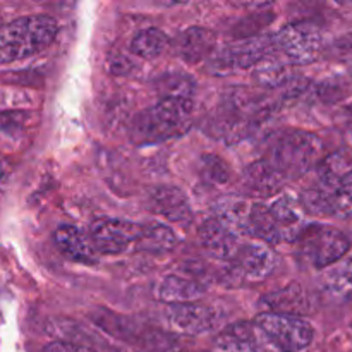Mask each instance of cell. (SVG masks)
<instances>
[{
	"mask_svg": "<svg viewBox=\"0 0 352 352\" xmlns=\"http://www.w3.org/2000/svg\"><path fill=\"white\" fill-rule=\"evenodd\" d=\"M261 306L267 309V313L301 316L308 309V298L301 287L291 285V287H284L280 291L265 296L261 299Z\"/></svg>",
	"mask_w": 352,
	"mask_h": 352,
	"instance_id": "44dd1931",
	"label": "cell"
},
{
	"mask_svg": "<svg viewBox=\"0 0 352 352\" xmlns=\"http://www.w3.org/2000/svg\"><path fill=\"white\" fill-rule=\"evenodd\" d=\"M199 241L208 254L217 260L232 261L239 251V237L234 236L229 229L222 226L217 219H208L199 227Z\"/></svg>",
	"mask_w": 352,
	"mask_h": 352,
	"instance_id": "7c38bea8",
	"label": "cell"
},
{
	"mask_svg": "<svg viewBox=\"0 0 352 352\" xmlns=\"http://www.w3.org/2000/svg\"><path fill=\"white\" fill-rule=\"evenodd\" d=\"M167 323L177 333L205 336V333H210L222 327L223 316L213 306L188 302V305L168 306Z\"/></svg>",
	"mask_w": 352,
	"mask_h": 352,
	"instance_id": "9c48e42d",
	"label": "cell"
},
{
	"mask_svg": "<svg viewBox=\"0 0 352 352\" xmlns=\"http://www.w3.org/2000/svg\"><path fill=\"white\" fill-rule=\"evenodd\" d=\"M248 230H250V237H256L258 241L268 244V246L282 243L280 234H278L275 220L272 217L270 206L263 205V203H251Z\"/></svg>",
	"mask_w": 352,
	"mask_h": 352,
	"instance_id": "7402d4cb",
	"label": "cell"
},
{
	"mask_svg": "<svg viewBox=\"0 0 352 352\" xmlns=\"http://www.w3.org/2000/svg\"><path fill=\"white\" fill-rule=\"evenodd\" d=\"M270 212L278 229V234H280V241H287V243L298 241L306 227L305 210H302L301 203L294 201L287 196H282L277 201L272 203Z\"/></svg>",
	"mask_w": 352,
	"mask_h": 352,
	"instance_id": "4fadbf2b",
	"label": "cell"
},
{
	"mask_svg": "<svg viewBox=\"0 0 352 352\" xmlns=\"http://www.w3.org/2000/svg\"><path fill=\"white\" fill-rule=\"evenodd\" d=\"M58 250L78 263L93 265L98 261V253L93 248L89 237H86L78 227L62 226L54 234Z\"/></svg>",
	"mask_w": 352,
	"mask_h": 352,
	"instance_id": "e0dca14e",
	"label": "cell"
},
{
	"mask_svg": "<svg viewBox=\"0 0 352 352\" xmlns=\"http://www.w3.org/2000/svg\"><path fill=\"white\" fill-rule=\"evenodd\" d=\"M58 34V24L45 14L17 17L0 26V64L23 60L50 47Z\"/></svg>",
	"mask_w": 352,
	"mask_h": 352,
	"instance_id": "7a4b0ae2",
	"label": "cell"
},
{
	"mask_svg": "<svg viewBox=\"0 0 352 352\" xmlns=\"http://www.w3.org/2000/svg\"><path fill=\"white\" fill-rule=\"evenodd\" d=\"M323 144L316 134L302 129H289L275 134L263 160L270 164L285 182L308 174L322 162Z\"/></svg>",
	"mask_w": 352,
	"mask_h": 352,
	"instance_id": "6da1fadb",
	"label": "cell"
},
{
	"mask_svg": "<svg viewBox=\"0 0 352 352\" xmlns=\"http://www.w3.org/2000/svg\"><path fill=\"white\" fill-rule=\"evenodd\" d=\"M177 246V237L174 230L167 226L151 223V226H141L140 237H138L134 248L148 253H168Z\"/></svg>",
	"mask_w": 352,
	"mask_h": 352,
	"instance_id": "603a6c76",
	"label": "cell"
},
{
	"mask_svg": "<svg viewBox=\"0 0 352 352\" xmlns=\"http://www.w3.org/2000/svg\"><path fill=\"white\" fill-rule=\"evenodd\" d=\"M330 213L342 219H351L352 217V170L333 191L330 198Z\"/></svg>",
	"mask_w": 352,
	"mask_h": 352,
	"instance_id": "4316f807",
	"label": "cell"
},
{
	"mask_svg": "<svg viewBox=\"0 0 352 352\" xmlns=\"http://www.w3.org/2000/svg\"><path fill=\"white\" fill-rule=\"evenodd\" d=\"M203 294H205V285L201 282L182 275H167L157 285V298L170 306L196 302Z\"/></svg>",
	"mask_w": 352,
	"mask_h": 352,
	"instance_id": "2e32d148",
	"label": "cell"
},
{
	"mask_svg": "<svg viewBox=\"0 0 352 352\" xmlns=\"http://www.w3.org/2000/svg\"><path fill=\"white\" fill-rule=\"evenodd\" d=\"M274 54H280L287 65H308L320 57L323 48L322 31L309 21H298L282 28L272 36Z\"/></svg>",
	"mask_w": 352,
	"mask_h": 352,
	"instance_id": "5b68a950",
	"label": "cell"
},
{
	"mask_svg": "<svg viewBox=\"0 0 352 352\" xmlns=\"http://www.w3.org/2000/svg\"><path fill=\"white\" fill-rule=\"evenodd\" d=\"M320 289L336 302L352 301V256L327 267L320 277Z\"/></svg>",
	"mask_w": 352,
	"mask_h": 352,
	"instance_id": "5bb4252c",
	"label": "cell"
},
{
	"mask_svg": "<svg viewBox=\"0 0 352 352\" xmlns=\"http://www.w3.org/2000/svg\"><path fill=\"white\" fill-rule=\"evenodd\" d=\"M43 352H95L88 347L76 346V344L71 342H52L45 347Z\"/></svg>",
	"mask_w": 352,
	"mask_h": 352,
	"instance_id": "f1b7e54d",
	"label": "cell"
},
{
	"mask_svg": "<svg viewBox=\"0 0 352 352\" xmlns=\"http://www.w3.org/2000/svg\"><path fill=\"white\" fill-rule=\"evenodd\" d=\"M254 78L265 88H285L291 82L292 76L289 72V65L272 54L256 65Z\"/></svg>",
	"mask_w": 352,
	"mask_h": 352,
	"instance_id": "d4e9b609",
	"label": "cell"
},
{
	"mask_svg": "<svg viewBox=\"0 0 352 352\" xmlns=\"http://www.w3.org/2000/svg\"><path fill=\"white\" fill-rule=\"evenodd\" d=\"M243 182L244 188L251 195L261 196V198L277 195L282 189V186L285 184L282 175L265 160H258L254 164L248 165L243 175Z\"/></svg>",
	"mask_w": 352,
	"mask_h": 352,
	"instance_id": "d6986e66",
	"label": "cell"
},
{
	"mask_svg": "<svg viewBox=\"0 0 352 352\" xmlns=\"http://www.w3.org/2000/svg\"><path fill=\"white\" fill-rule=\"evenodd\" d=\"M272 54H274L272 36L241 38V40L215 48L208 57V67L213 74H236L239 71L256 67L263 58Z\"/></svg>",
	"mask_w": 352,
	"mask_h": 352,
	"instance_id": "8992f818",
	"label": "cell"
},
{
	"mask_svg": "<svg viewBox=\"0 0 352 352\" xmlns=\"http://www.w3.org/2000/svg\"><path fill=\"white\" fill-rule=\"evenodd\" d=\"M3 175H6V168H3V164L0 162V181L3 179Z\"/></svg>",
	"mask_w": 352,
	"mask_h": 352,
	"instance_id": "4dcf8cb0",
	"label": "cell"
},
{
	"mask_svg": "<svg viewBox=\"0 0 352 352\" xmlns=\"http://www.w3.org/2000/svg\"><path fill=\"white\" fill-rule=\"evenodd\" d=\"M0 26H2V24H0Z\"/></svg>",
	"mask_w": 352,
	"mask_h": 352,
	"instance_id": "1f68e13d",
	"label": "cell"
},
{
	"mask_svg": "<svg viewBox=\"0 0 352 352\" xmlns=\"http://www.w3.org/2000/svg\"><path fill=\"white\" fill-rule=\"evenodd\" d=\"M168 47H170V40L158 28L141 30L133 38V41H131V50H133V54L141 58H148V60L160 57L162 54H165V50Z\"/></svg>",
	"mask_w": 352,
	"mask_h": 352,
	"instance_id": "cb8c5ba5",
	"label": "cell"
},
{
	"mask_svg": "<svg viewBox=\"0 0 352 352\" xmlns=\"http://www.w3.org/2000/svg\"><path fill=\"white\" fill-rule=\"evenodd\" d=\"M199 172H201V177L206 182H212V184L217 186L226 184L230 179L229 167L217 155H203L201 162H199Z\"/></svg>",
	"mask_w": 352,
	"mask_h": 352,
	"instance_id": "83f0119b",
	"label": "cell"
},
{
	"mask_svg": "<svg viewBox=\"0 0 352 352\" xmlns=\"http://www.w3.org/2000/svg\"><path fill=\"white\" fill-rule=\"evenodd\" d=\"M192 100L162 98L143 110L131 124V140L136 144H155L179 136L191 126Z\"/></svg>",
	"mask_w": 352,
	"mask_h": 352,
	"instance_id": "3957f363",
	"label": "cell"
},
{
	"mask_svg": "<svg viewBox=\"0 0 352 352\" xmlns=\"http://www.w3.org/2000/svg\"><path fill=\"white\" fill-rule=\"evenodd\" d=\"M140 232V223L119 219H98L89 227V241L98 254H120L136 244Z\"/></svg>",
	"mask_w": 352,
	"mask_h": 352,
	"instance_id": "ba28073f",
	"label": "cell"
},
{
	"mask_svg": "<svg viewBox=\"0 0 352 352\" xmlns=\"http://www.w3.org/2000/svg\"><path fill=\"white\" fill-rule=\"evenodd\" d=\"M251 203L243 198H222L213 206V219L219 220L226 229H229L234 236H248V223H250Z\"/></svg>",
	"mask_w": 352,
	"mask_h": 352,
	"instance_id": "ac0fdd59",
	"label": "cell"
},
{
	"mask_svg": "<svg viewBox=\"0 0 352 352\" xmlns=\"http://www.w3.org/2000/svg\"><path fill=\"white\" fill-rule=\"evenodd\" d=\"M215 33L206 28H189L175 41L179 57L188 64H198L205 60L215 50Z\"/></svg>",
	"mask_w": 352,
	"mask_h": 352,
	"instance_id": "9a60e30c",
	"label": "cell"
},
{
	"mask_svg": "<svg viewBox=\"0 0 352 352\" xmlns=\"http://www.w3.org/2000/svg\"><path fill=\"white\" fill-rule=\"evenodd\" d=\"M150 210L175 223H186L192 219V210L184 192L174 186H155L148 192Z\"/></svg>",
	"mask_w": 352,
	"mask_h": 352,
	"instance_id": "8fae6325",
	"label": "cell"
},
{
	"mask_svg": "<svg viewBox=\"0 0 352 352\" xmlns=\"http://www.w3.org/2000/svg\"><path fill=\"white\" fill-rule=\"evenodd\" d=\"M301 251L315 268L325 270L349 253L351 241L344 232L330 226H308L299 236Z\"/></svg>",
	"mask_w": 352,
	"mask_h": 352,
	"instance_id": "52a82bcc",
	"label": "cell"
},
{
	"mask_svg": "<svg viewBox=\"0 0 352 352\" xmlns=\"http://www.w3.org/2000/svg\"><path fill=\"white\" fill-rule=\"evenodd\" d=\"M256 342L268 352H302L313 342L315 330L302 316L261 313L253 323Z\"/></svg>",
	"mask_w": 352,
	"mask_h": 352,
	"instance_id": "277c9868",
	"label": "cell"
},
{
	"mask_svg": "<svg viewBox=\"0 0 352 352\" xmlns=\"http://www.w3.org/2000/svg\"><path fill=\"white\" fill-rule=\"evenodd\" d=\"M337 50H339V55H342V57L352 58V34L337 41Z\"/></svg>",
	"mask_w": 352,
	"mask_h": 352,
	"instance_id": "f546056e",
	"label": "cell"
},
{
	"mask_svg": "<svg viewBox=\"0 0 352 352\" xmlns=\"http://www.w3.org/2000/svg\"><path fill=\"white\" fill-rule=\"evenodd\" d=\"M212 352H258L253 325L236 323L223 329L213 340Z\"/></svg>",
	"mask_w": 352,
	"mask_h": 352,
	"instance_id": "ffe728a7",
	"label": "cell"
},
{
	"mask_svg": "<svg viewBox=\"0 0 352 352\" xmlns=\"http://www.w3.org/2000/svg\"><path fill=\"white\" fill-rule=\"evenodd\" d=\"M157 88L162 98L192 100L196 82L188 74H182V72H168V74L158 78Z\"/></svg>",
	"mask_w": 352,
	"mask_h": 352,
	"instance_id": "484cf974",
	"label": "cell"
},
{
	"mask_svg": "<svg viewBox=\"0 0 352 352\" xmlns=\"http://www.w3.org/2000/svg\"><path fill=\"white\" fill-rule=\"evenodd\" d=\"M234 268L241 277L250 282H261L274 274L277 268V254L272 246L254 241V243L241 244L236 258L232 260Z\"/></svg>",
	"mask_w": 352,
	"mask_h": 352,
	"instance_id": "30bf717a",
	"label": "cell"
}]
</instances>
